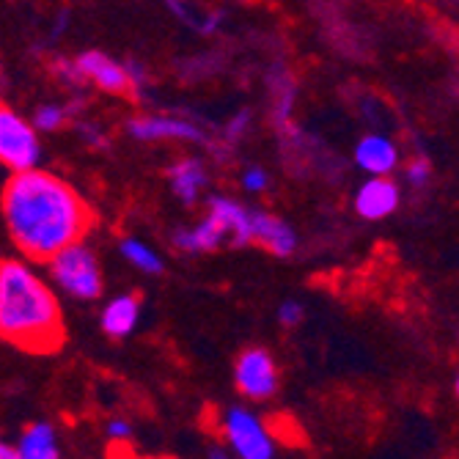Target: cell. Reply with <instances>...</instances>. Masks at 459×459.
<instances>
[{"label": "cell", "mask_w": 459, "mask_h": 459, "mask_svg": "<svg viewBox=\"0 0 459 459\" xmlns=\"http://www.w3.org/2000/svg\"><path fill=\"white\" fill-rule=\"evenodd\" d=\"M72 118V110L66 105H58V102H45V105H39L36 113H33V127L39 133H58L64 130L66 124Z\"/></svg>", "instance_id": "ac0fdd59"}, {"label": "cell", "mask_w": 459, "mask_h": 459, "mask_svg": "<svg viewBox=\"0 0 459 459\" xmlns=\"http://www.w3.org/2000/svg\"><path fill=\"white\" fill-rule=\"evenodd\" d=\"M14 451H17V459H58L61 443H58L56 427L48 421H36L25 427V432L14 443Z\"/></svg>", "instance_id": "5bb4252c"}, {"label": "cell", "mask_w": 459, "mask_h": 459, "mask_svg": "<svg viewBox=\"0 0 459 459\" xmlns=\"http://www.w3.org/2000/svg\"><path fill=\"white\" fill-rule=\"evenodd\" d=\"M108 437H110V443H130L133 440V427L124 419H113L108 424Z\"/></svg>", "instance_id": "603a6c76"}, {"label": "cell", "mask_w": 459, "mask_h": 459, "mask_svg": "<svg viewBox=\"0 0 459 459\" xmlns=\"http://www.w3.org/2000/svg\"><path fill=\"white\" fill-rule=\"evenodd\" d=\"M402 204V190L391 177H368L355 193V212L363 221H385Z\"/></svg>", "instance_id": "9c48e42d"}, {"label": "cell", "mask_w": 459, "mask_h": 459, "mask_svg": "<svg viewBox=\"0 0 459 459\" xmlns=\"http://www.w3.org/2000/svg\"><path fill=\"white\" fill-rule=\"evenodd\" d=\"M0 459H17V451H14V443L0 437Z\"/></svg>", "instance_id": "cb8c5ba5"}, {"label": "cell", "mask_w": 459, "mask_h": 459, "mask_svg": "<svg viewBox=\"0 0 459 459\" xmlns=\"http://www.w3.org/2000/svg\"><path fill=\"white\" fill-rule=\"evenodd\" d=\"M41 160V141L33 121L0 102V165L12 174L36 169Z\"/></svg>", "instance_id": "5b68a950"}, {"label": "cell", "mask_w": 459, "mask_h": 459, "mask_svg": "<svg viewBox=\"0 0 459 459\" xmlns=\"http://www.w3.org/2000/svg\"><path fill=\"white\" fill-rule=\"evenodd\" d=\"M210 212L226 231V239L231 245H247L250 242V210L234 198H223V195H215L210 198Z\"/></svg>", "instance_id": "4fadbf2b"}, {"label": "cell", "mask_w": 459, "mask_h": 459, "mask_svg": "<svg viewBox=\"0 0 459 459\" xmlns=\"http://www.w3.org/2000/svg\"><path fill=\"white\" fill-rule=\"evenodd\" d=\"M223 242H226V231L210 212H206L193 229L174 234V245L185 250V254H210V250H218Z\"/></svg>", "instance_id": "2e32d148"}, {"label": "cell", "mask_w": 459, "mask_h": 459, "mask_svg": "<svg viewBox=\"0 0 459 459\" xmlns=\"http://www.w3.org/2000/svg\"><path fill=\"white\" fill-rule=\"evenodd\" d=\"M141 322V300L135 295L110 298L102 308L100 325L110 339H127Z\"/></svg>", "instance_id": "7c38bea8"}, {"label": "cell", "mask_w": 459, "mask_h": 459, "mask_svg": "<svg viewBox=\"0 0 459 459\" xmlns=\"http://www.w3.org/2000/svg\"><path fill=\"white\" fill-rule=\"evenodd\" d=\"M242 187H245L247 193H254V195L264 193V190L270 187L267 171L259 169V165H250V169H245V174H242Z\"/></svg>", "instance_id": "ffe728a7"}, {"label": "cell", "mask_w": 459, "mask_h": 459, "mask_svg": "<svg viewBox=\"0 0 459 459\" xmlns=\"http://www.w3.org/2000/svg\"><path fill=\"white\" fill-rule=\"evenodd\" d=\"M355 165L366 177H391L399 169V149L396 143L383 133H368L358 141Z\"/></svg>", "instance_id": "30bf717a"}, {"label": "cell", "mask_w": 459, "mask_h": 459, "mask_svg": "<svg viewBox=\"0 0 459 459\" xmlns=\"http://www.w3.org/2000/svg\"><path fill=\"white\" fill-rule=\"evenodd\" d=\"M237 391L250 402H267L278 391V366L262 347H250L237 358L234 366Z\"/></svg>", "instance_id": "52a82bcc"}, {"label": "cell", "mask_w": 459, "mask_h": 459, "mask_svg": "<svg viewBox=\"0 0 459 459\" xmlns=\"http://www.w3.org/2000/svg\"><path fill=\"white\" fill-rule=\"evenodd\" d=\"M250 242H256L273 256H291L298 247V234L283 218L270 212H250Z\"/></svg>", "instance_id": "8fae6325"}, {"label": "cell", "mask_w": 459, "mask_h": 459, "mask_svg": "<svg viewBox=\"0 0 459 459\" xmlns=\"http://www.w3.org/2000/svg\"><path fill=\"white\" fill-rule=\"evenodd\" d=\"M303 314H306V308H303L298 300H286V303H281V308H278V322H281L283 327H295V325L303 322Z\"/></svg>", "instance_id": "44dd1931"}, {"label": "cell", "mask_w": 459, "mask_h": 459, "mask_svg": "<svg viewBox=\"0 0 459 459\" xmlns=\"http://www.w3.org/2000/svg\"><path fill=\"white\" fill-rule=\"evenodd\" d=\"M247 127H250V113H247V110H239V113H237V116H231V121L226 124V138L234 143V141L245 138Z\"/></svg>", "instance_id": "7402d4cb"}, {"label": "cell", "mask_w": 459, "mask_h": 459, "mask_svg": "<svg viewBox=\"0 0 459 459\" xmlns=\"http://www.w3.org/2000/svg\"><path fill=\"white\" fill-rule=\"evenodd\" d=\"M169 182H171V190L174 195L182 201V204H195L206 187V169L204 162L195 160V157H185V160H177L171 169H169Z\"/></svg>", "instance_id": "9a60e30c"}, {"label": "cell", "mask_w": 459, "mask_h": 459, "mask_svg": "<svg viewBox=\"0 0 459 459\" xmlns=\"http://www.w3.org/2000/svg\"><path fill=\"white\" fill-rule=\"evenodd\" d=\"M127 133L143 143H157V141L204 143L206 141L198 124L179 118V116H133L127 121Z\"/></svg>", "instance_id": "ba28073f"}, {"label": "cell", "mask_w": 459, "mask_h": 459, "mask_svg": "<svg viewBox=\"0 0 459 459\" xmlns=\"http://www.w3.org/2000/svg\"><path fill=\"white\" fill-rule=\"evenodd\" d=\"M50 270L53 283L64 291L66 298L80 300V303H91L102 295V267L94 250L77 239L66 247H61L53 259L45 262Z\"/></svg>", "instance_id": "3957f363"}, {"label": "cell", "mask_w": 459, "mask_h": 459, "mask_svg": "<svg viewBox=\"0 0 459 459\" xmlns=\"http://www.w3.org/2000/svg\"><path fill=\"white\" fill-rule=\"evenodd\" d=\"M6 231L22 259L45 264L61 247L89 234L94 223L91 206L66 179L28 169L12 174L0 195Z\"/></svg>", "instance_id": "6da1fadb"}, {"label": "cell", "mask_w": 459, "mask_h": 459, "mask_svg": "<svg viewBox=\"0 0 459 459\" xmlns=\"http://www.w3.org/2000/svg\"><path fill=\"white\" fill-rule=\"evenodd\" d=\"M121 256L127 259L135 270H141L143 275H160L162 273V256L152 245H146L143 239H121Z\"/></svg>", "instance_id": "e0dca14e"}, {"label": "cell", "mask_w": 459, "mask_h": 459, "mask_svg": "<svg viewBox=\"0 0 459 459\" xmlns=\"http://www.w3.org/2000/svg\"><path fill=\"white\" fill-rule=\"evenodd\" d=\"M404 179L410 187H424L432 179V165L424 157H415L404 165Z\"/></svg>", "instance_id": "d6986e66"}, {"label": "cell", "mask_w": 459, "mask_h": 459, "mask_svg": "<svg viewBox=\"0 0 459 459\" xmlns=\"http://www.w3.org/2000/svg\"><path fill=\"white\" fill-rule=\"evenodd\" d=\"M221 435L239 459H273L278 451L267 424L247 407H229L221 415Z\"/></svg>", "instance_id": "277c9868"}, {"label": "cell", "mask_w": 459, "mask_h": 459, "mask_svg": "<svg viewBox=\"0 0 459 459\" xmlns=\"http://www.w3.org/2000/svg\"><path fill=\"white\" fill-rule=\"evenodd\" d=\"M0 339L28 352H53L64 342L58 295L30 259L0 262Z\"/></svg>", "instance_id": "7a4b0ae2"}, {"label": "cell", "mask_w": 459, "mask_h": 459, "mask_svg": "<svg viewBox=\"0 0 459 459\" xmlns=\"http://www.w3.org/2000/svg\"><path fill=\"white\" fill-rule=\"evenodd\" d=\"M77 74L82 82L94 86L110 97H138L143 74L133 64H121L100 50H86L74 58Z\"/></svg>", "instance_id": "8992f818"}]
</instances>
